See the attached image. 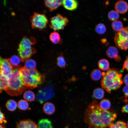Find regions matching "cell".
Wrapping results in <instances>:
<instances>
[{"mask_svg": "<svg viewBox=\"0 0 128 128\" xmlns=\"http://www.w3.org/2000/svg\"><path fill=\"white\" fill-rule=\"evenodd\" d=\"M117 117L113 110L102 109L98 101L93 99L85 110L84 121L89 128H107Z\"/></svg>", "mask_w": 128, "mask_h": 128, "instance_id": "obj_1", "label": "cell"}, {"mask_svg": "<svg viewBox=\"0 0 128 128\" xmlns=\"http://www.w3.org/2000/svg\"><path fill=\"white\" fill-rule=\"evenodd\" d=\"M101 85L102 88L109 93L112 90L119 88L123 82L122 74L117 69L109 68L102 73Z\"/></svg>", "mask_w": 128, "mask_h": 128, "instance_id": "obj_2", "label": "cell"}, {"mask_svg": "<svg viewBox=\"0 0 128 128\" xmlns=\"http://www.w3.org/2000/svg\"><path fill=\"white\" fill-rule=\"evenodd\" d=\"M19 69H14L9 78V85L5 91L12 96L22 94L27 89Z\"/></svg>", "mask_w": 128, "mask_h": 128, "instance_id": "obj_3", "label": "cell"}, {"mask_svg": "<svg viewBox=\"0 0 128 128\" xmlns=\"http://www.w3.org/2000/svg\"><path fill=\"white\" fill-rule=\"evenodd\" d=\"M25 86L28 89H33L42 83L45 79V76L36 69H28L24 66H18Z\"/></svg>", "mask_w": 128, "mask_h": 128, "instance_id": "obj_4", "label": "cell"}, {"mask_svg": "<svg viewBox=\"0 0 128 128\" xmlns=\"http://www.w3.org/2000/svg\"><path fill=\"white\" fill-rule=\"evenodd\" d=\"M36 42V39L32 37L30 38L24 36L19 43L18 51L21 61H26L36 52L35 49L32 46Z\"/></svg>", "mask_w": 128, "mask_h": 128, "instance_id": "obj_5", "label": "cell"}, {"mask_svg": "<svg viewBox=\"0 0 128 128\" xmlns=\"http://www.w3.org/2000/svg\"><path fill=\"white\" fill-rule=\"evenodd\" d=\"M114 41L116 46L119 49L126 50L128 49V27L115 33Z\"/></svg>", "mask_w": 128, "mask_h": 128, "instance_id": "obj_6", "label": "cell"}, {"mask_svg": "<svg viewBox=\"0 0 128 128\" xmlns=\"http://www.w3.org/2000/svg\"><path fill=\"white\" fill-rule=\"evenodd\" d=\"M31 26L33 28L39 30L45 28L48 23V20L44 14L33 12L30 18Z\"/></svg>", "mask_w": 128, "mask_h": 128, "instance_id": "obj_7", "label": "cell"}, {"mask_svg": "<svg viewBox=\"0 0 128 128\" xmlns=\"http://www.w3.org/2000/svg\"><path fill=\"white\" fill-rule=\"evenodd\" d=\"M69 22L68 19L59 14L50 18L49 24L50 28L54 30H63Z\"/></svg>", "mask_w": 128, "mask_h": 128, "instance_id": "obj_8", "label": "cell"}, {"mask_svg": "<svg viewBox=\"0 0 128 128\" xmlns=\"http://www.w3.org/2000/svg\"><path fill=\"white\" fill-rule=\"evenodd\" d=\"M52 86L49 85L40 89L37 95V100L40 103L52 98L54 95Z\"/></svg>", "mask_w": 128, "mask_h": 128, "instance_id": "obj_9", "label": "cell"}, {"mask_svg": "<svg viewBox=\"0 0 128 128\" xmlns=\"http://www.w3.org/2000/svg\"><path fill=\"white\" fill-rule=\"evenodd\" d=\"M0 73L9 78L14 69L10 59H4L0 57Z\"/></svg>", "mask_w": 128, "mask_h": 128, "instance_id": "obj_10", "label": "cell"}, {"mask_svg": "<svg viewBox=\"0 0 128 128\" xmlns=\"http://www.w3.org/2000/svg\"><path fill=\"white\" fill-rule=\"evenodd\" d=\"M63 1L61 0H45L44 3L50 11H52L63 5Z\"/></svg>", "mask_w": 128, "mask_h": 128, "instance_id": "obj_11", "label": "cell"}, {"mask_svg": "<svg viewBox=\"0 0 128 128\" xmlns=\"http://www.w3.org/2000/svg\"><path fill=\"white\" fill-rule=\"evenodd\" d=\"M106 53L108 57L114 59L117 62L120 61V56L119 55L118 50L115 47L113 46L109 47L106 50Z\"/></svg>", "mask_w": 128, "mask_h": 128, "instance_id": "obj_12", "label": "cell"}, {"mask_svg": "<svg viewBox=\"0 0 128 128\" xmlns=\"http://www.w3.org/2000/svg\"><path fill=\"white\" fill-rule=\"evenodd\" d=\"M16 128H38V127L34 122L28 119L22 120L18 122Z\"/></svg>", "mask_w": 128, "mask_h": 128, "instance_id": "obj_13", "label": "cell"}, {"mask_svg": "<svg viewBox=\"0 0 128 128\" xmlns=\"http://www.w3.org/2000/svg\"><path fill=\"white\" fill-rule=\"evenodd\" d=\"M115 8L118 13L123 14L128 11V5L127 3L124 1L119 0L116 2Z\"/></svg>", "mask_w": 128, "mask_h": 128, "instance_id": "obj_14", "label": "cell"}, {"mask_svg": "<svg viewBox=\"0 0 128 128\" xmlns=\"http://www.w3.org/2000/svg\"><path fill=\"white\" fill-rule=\"evenodd\" d=\"M78 2L75 0H63V5L66 9L70 11L76 9L78 6Z\"/></svg>", "mask_w": 128, "mask_h": 128, "instance_id": "obj_15", "label": "cell"}, {"mask_svg": "<svg viewBox=\"0 0 128 128\" xmlns=\"http://www.w3.org/2000/svg\"><path fill=\"white\" fill-rule=\"evenodd\" d=\"M43 109L44 113L48 115L52 114L55 111V107L54 105L50 102L45 103L43 105Z\"/></svg>", "mask_w": 128, "mask_h": 128, "instance_id": "obj_16", "label": "cell"}, {"mask_svg": "<svg viewBox=\"0 0 128 128\" xmlns=\"http://www.w3.org/2000/svg\"><path fill=\"white\" fill-rule=\"evenodd\" d=\"M49 39L51 41L55 44H61L62 43V40L60 34L55 31L50 34Z\"/></svg>", "mask_w": 128, "mask_h": 128, "instance_id": "obj_17", "label": "cell"}, {"mask_svg": "<svg viewBox=\"0 0 128 128\" xmlns=\"http://www.w3.org/2000/svg\"><path fill=\"white\" fill-rule=\"evenodd\" d=\"M38 128H54L51 122L47 119H43L38 122Z\"/></svg>", "mask_w": 128, "mask_h": 128, "instance_id": "obj_18", "label": "cell"}, {"mask_svg": "<svg viewBox=\"0 0 128 128\" xmlns=\"http://www.w3.org/2000/svg\"><path fill=\"white\" fill-rule=\"evenodd\" d=\"M0 92L3 90H5L8 87L9 85V78L0 73Z\"/></svg>", "mask_w": 128, "mask_h": 128, "instance_id": "obj_19", "label": "cell"}, {"mask_svg": "<svg viewBox=\"0 0 128 128\" xmlns=\"http://www.w3.org/2000/svg\"><path fill=\"white\" fill-rule=\"evenodd\" d=\"M105 94L104 90L101 88L98 87L93 91V95L94 97L97 99H101L103 98Z\"/></svg>", "mask_w": 128, "mask_h": 128, "instance_id": "obj_20", "label": "cell"}, {"mask_svg": "<svg viewBox=\"0 0 128 128\" xmlns=\"http://www.w3.org/2000/svg\"><path fill=\"white\" fill-rule=\"evenodd\" d=\"M98 65L100 69L103 71L107 70L109 69V63L107 60L103 59L99 61Z\"/></svg>", "mask_w": 128, "mask_h": 128, "instance_id": "obj_21", "label": "cell"}, {"mask_svg": "<svg viewBox=\"0 0 128 128\" xmlns=\"http://www.w3.org/2000/svg\"><path fill=\"white\" fill-rule=\"evenodd\" d=\"M102 76V73L98 69L93 70L90 74V77L92 80L96 81L100 80Z\"/></svg>", "mask_w": 128, "mask_h": 128, "instance_id": "obj_22", "label": "cell"}, {"mask_svg": "<svg viewBox=\"0 0 128 128\" xmlns=\"http://www.w3.org/2000/svg\"><path fill=\"white\" fill-rule=\"evenodd\" d=\"M5 106L7 109L10 111H13L16 109L17 104L16 102L13 100H9L6 102Z\"/></svg>", "mask_w": 128, "mask_h": 128, "instance_id": "obj_23", "label": "cell"}, {"mask_svg": "<svg viewBox=\"0 0 128 128\" xmlns=\"http://www.w3.org/2000/svg\"><path fill=\"white\" fill-rule=\"evenodd\" d=\"M23 97L26 101L28 102L33 101L35 99L34 93L32 91L30 90H27L25 92Z\"/></svg>", "mask_w": 128, "mask_h": 128, "instance_id": "obj_24", "label": "cell"}, {"mask_svg": "<svg viewBox=\"0 0 128 128\" xmlns=\"http://www.w3.org/2000/svg\"><path fill=\"white\" fill-rule=\"evenodd\" d=\"M111 26L113 30L117 32L121 31L123 28L122 23L119 20L113 22L112 23Z\"/></svg>", "mask_w": 128, "mask_h": 128, "instance_id": "obj_25", "label": "cell"}, {"mask_svg": "<svg viewBox=\"0 0 128 128\" xmlns=\"http://www.w3.org/2000/svg\"><path fill=\"white\" fill-rule=\"evenodd\" d=\"M101 108L104 110H108L110 108L111 103L110 101L107 99H104L101 100L99 103Z\"/></svg>", "mask_w": 128, "mask_h": 128, "instance_id": "obj_26", "label": "cell"}, {"mask_svg": "<svg viewBox=\"0 0 128 128\" xmlns=\"http://www.w3.org/2000/svg\"><path fill=\"white\" fill-rule=\"evenodd\" d=\"M108 16L109 19L110 20L113 22L117 20L119 18V13L114 10L110 11L108 13Z\"/></svg>", "mask_w": 128, "mask_h": 128, "instance_id": "obj_27", "label": "cell"}, {"mask_svg": "<svg viewBox=\"0 0 128 128\" xmlns=\"http://www.w3.org/2000/svg\"><path fill=\"white\" fill-rule=\"evenodd\" d=\"M95 30L96 32L99 34H104L106 31V28L104 24L99 23L96 26Z\"/></svg>", "mask_w": 128, "mask_h": 128, "instance_id": "obj_28", "label": "cell"}, {"mask_svg": "<svg viewBox=\"0 0 128 128\" xmlns=\"http://www.w3.org/2000/svg\"><path fill=\"white\" fill-rule=\"evenodd\" d=\"M36 64L35 61L32 59H29L25 61L24 67L28 69H36Z\"/></svg>", "mask_w": 128, "mask_h": 128, "instance_id": "obj_29", "label": "cell"}, {"mask_svg": "<svg viewBox=\"0 0 128 128\" xmlns=\"http://www.w3.org/2000/svg\"><path fill=\"white\" fill-rule=\"evenodd\" d=\"M11 63L14 67H18V65L20 62L21 59L16 55H13L10 58Z\"/></svg>", "mask_w": 128, "mask_h": 128, "instance_id": "obj_30", "label": "cell"}, {"mask_svg": "<svg viewBox=\"0 0 128 128\" xmlns=\"http://www.w3.org/2000/svg\"><path fill=\"white\" fill-rule=\"evenodd\" d=\"M109 128H128L127 124L124 122L119 121L112 124Z\"/></svg>", "mask_w": 128, "mask_h": 128, "instance_id": "obj_31", "label": "cell"}, {"mask_svg": "<svg viewBox=\"0 0 128 128\" xmlns=\"http://www.w3.org/2000/svg\"><path fill=\"white\" fill-rule=\"evenodd\" d=\"M57 64L60 68H64L65 67L66 62L63 55L59 56L57 58Z\"/></svg>", "mask_w": 128, "mask_h": 128, "instance_id": "obj_32", "label": "cell"}, {"mask_svg": "<svg viewBox=\"0 0 128 128\" xmlns=\"http://www.w3.org/2000/svg\"><path fill=\"white\" fill-rule=\"evenodd\" d=\"M18 108L21 110H26L28 109L29 105L28 103L25 100H21L18 101Z\"/></svg>", "mask_w": 128, "mask_h": 128, "instance_id": "obj_33", "label": "cell"}, {"mask_svg": "<svg viewBox=\"0 0 128 128\" xmlns=\"http://www.w3.org/2000/svg\"><path fill=\"white\" fill-rule=\"evenodd\" d=\"M124 69L128 71V55L126 57V59L124 62L122 70Z\"/></svg>", "mask_w": 128, "mask_h": 128, "instance_id": "obj_34", "label": "cell"}, {"mask_svg": "<svg viewBox=\"0 0 128 128\" xmlns=\"http://www.w3.org/2000/svg\"><path fill=\"white\" fill-rule=\"evenodd\" d=\"M0 123H6L7 121L5 119V115L3 113L0 111Z\"/></svg>", "mask_w": 128, "mask_h": 128, "instance_id": "obj_35", "label": "cell"}, {"mask_svg": "<svg viewBox=\"0 0 128 128\" xmlns=\"http://www.w3.org/2000/svg\"><path fill=\"white\" fill-rule=\"evenodd\" d=\"M123 91L124 94L125 98L128 97V85H126L124 86L123 89Z\"/></svg>", "mask_w": 128, "mask_h": 128, "instance_id": "obj_36", "label": "cell"}, {"mask_svg": "<svg viewBox=\"0 0 128 128\" xmlns=\"http://www.w3.org/2000/svg\"><path fill=\"white\" fill-rule=\"evenodd\" d=\"M121 111L123 113H128V104L123 106L121 109Z\"/></svg>", "mask_w": 128, "mask_h": 128, "instance_id": "obj_37", "label": "cell"}, {"mask_svg": "<svg viewBox=\"0 0 128 128\" xmlns=\"http://www.w3.org/2000/svg\"><path fill=\"white\" fill-rule=\"evenodd\" d=\"M123 81L125 84L128 85V73L126 74L124 76Z\"/></svg>", "mask_w": 128, "mask_h": 128, "instance_id": "obj_38", "label": "cell"}, {"mask_svg": "<svg viewBox=\"0 0 128 128\" xmlns=\"http://www.w3.org/2000/svg\"><path fill=\"white\" fill-rule=\"evenodd\" d=\"M0 128H6L5 126L2 123H0Z\"/></svg>", "mask_w": 128, "mask_h": 128, "instance_id": "obj_39", "label": "cell"}, {"mask_svg": "<svg viewBox=\"0 0 128 128\" xmlns=\"http://www.w3.org/2000/svg\"><path fill=\"white\" fill-rule=\"evenodd\" d=\"M127 127L128 128V121L127 123Z\"/></svg>", "mask_w": 128, "mask_h": 128, "instance_id": "obj_40", "label": "cell"}, {"mask_svg": "<svg viewBox=\"0 0 128 128\" xmlns=\"http://www.w3.org/2000/svg\"><path fill=\"white\" fill-rule=\"evenodd\" d=\"M68 128V127L67 126L66 127H65V128Z\"/></svg>", "mask_w": 128, "mask_h": 128, "instance_id": "obj_41", "label": "cell"}]
</instances>
